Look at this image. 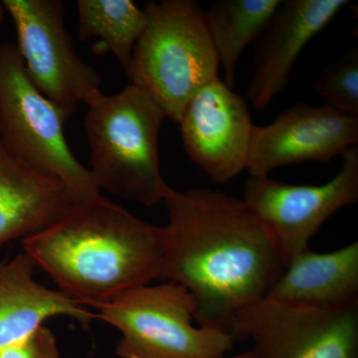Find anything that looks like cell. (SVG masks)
<instances>
[{"instance_id": "obj_13", "label": "cell", "mask_w": 358, "mask_h": 358, "mask_svg": "<svg viewBox=\"0 0 358 358\" xmlns=\"http://www.w3.org/2000/svg\"><path fill=\"white\" fill-rule=\"evenodd\" d=\"M74 205L60 181L28 166L0 141V247L50 227Z\"/></svg>"}, {"instance_id": "obj_2", "label": "cell", "mask_w": 358, "mask_h": 358, "mask_svg": "<svg viewBox=\"0 0 358 358\" xmlns=\"http://www.w3.org/2000/svg\"><path fill=\"white\" fill-rule=\"evenodd\" d=\"M166 229L106 197L75 204L50 227L22 240L37 268L85 307L100 308L157 280Z\"/></svg>"}, {"instance_id": "obj_20", "label": "cell", "mask_w": 358, "mask_h": 358, "mask_svg": "<svg viewBox=\"0 0 358 358\" xmlns=\"http://www.w3.org/2000/svg\"><path fill=\"white\" fill-rule=\"evenodd\" d=\"M224 358H253V355H252L251 352H246L244 353H240V355H235V357Z\"/></svg>"}, {"instance_id": "obj_19", "label": "cell", "mask_w": 358, "mask_h": 358, "mask_svg": "<svg viewBox=\"0 0 358 358\" xmlns=\"http://www.w3.org/2000/svg\"><path fill=\"white\" fill-rule=\"evenodd\" d=\"M0 358H61L57 341L42 326L20 341L0 348Z\"/></svg>"}, {"instance_id": "obj_8", "label": "cell", "mask_w": 358, "mask_h": 358, "mask_svg": "<svg viewBox=\"0 0 358 358\" xmlns=\"http://www.w3.org/2000/svg\"><path fill=\"white\" fill-rule=\"evenodd\" d=\"M230 334L252 341L253 358H358V306L315 310L265 299L237 313Z\"/></svg>"}, {"instance_id": "obj_18", "label": "cell", "mask_w": 358, "mask_h": 358, "mask_svg": "<svg viewBox=\"0 0 358 358\" xmlns=\"http://www.w3.org/2000/svg\"><path fill=\"white\" fill-rule=\"evenodd\" d=\"M310 86L329 107L358 117V49L331 63Z\"/></svg>"}, {"instance_id": "obj_5", "label": "cell", "mask_w": 358, "mask_h": 358, "mask_svg": "<svg viewBox=\"0 0 358 358\" xmlns=\"http://www.w3.org/2000/svg\"><path fill=\"white\" fill-rule=\"evenodd\" d=\"M68 119L32 83L17 46L0 43V141L28 166L60 181L74 204L86 203L103 195L71 152Z\"/></svg>"}, {"instance_id": "obj_11", "label": "cell", "mask_w": 358, "mask_h": 358, "mask_svg": "<svg viewBox=\"0 0 358 358\" xmlns=\"http://www.w3.org/2000/svg\"><path fill=\"white\" fill-rule=\"evenodd\" d=\"M357 143L358 117L327 105L296 103L267 126L254 127L247 169L260 178L289 164H327Z\"/></svg>"}, {"instance_id": "obj_6", "label": "cell", "mask_w": 358, "mask_h": 358, "mask_svg": "<svg viewBox=\"0 0 358 358\" xmlns=\"http://www.w3.org/2000/svg\"><path fill=\"white\" fill-rule=\"evenodd\" d=\"M96 319L119 329L120 358H224L230 334L195 327L197 303L176 282L143 285L98 308Z\"/></svg>"}, {"instance_id": "obj_14", "label": "cell", "mask_w": 358, "mask_h": 358, "mask_svg": "<svg viewBox=\"0 0 358 358\" xmlns=\"http://www.w3.org/2000/svg\"><path fill=\"white\" fill-rule=\"evenodd\" d=\"M266 299L315 310L358 306V242L327 253L303 250L289 260Z\"/></svg>"}, {"instance_id": "obj_1", "label": "cell", "mask_w": 358, "mask_h": 358, "mask_svg": "<svg viewBox=\"0 0 358 358\" xmlns=\"http://www.w3.org/2000/svg\"><path fill=\"white\" fill-rule=\"evenodd\" d=\"M157 282H176L197 303V326L230 334L237 313L265 300L287 267L271 230L243 199L173 189Z\"/></svg>"}, {"instance_id": "obj_16", "label": "cell", "mask_w": 358, "mask_h": 358, "mask_svg": "<svg viewBox=\"0 0 358 358\" xmlns=\"http://www.w3.org/2000/svg\"><path fill=\"white\" fill-rule=\"evenodd\" d=\"M282 0H216L204 11L205 22L229 88L235 84L240 56L257 41Z\"/></svg>"}, {"instance_id": "obj_9", "label": "cell", "mask_w": 358, "mask_h": 358, "mask_svg": "<svg viewBox=\"0 0 358 358\" xmlns=\"http://www.w3.org/2000/svg\"><path fill=\"white\" fill-rule=\"evenodd\" d=\"M244 202L274 235L287 265L308 248L324 222L358 200V148L343 154V166L322 185H286L270 176H250Z\"/></svg>"}, {"instance_id": "obj_7", "label": "cell", "mask_w": 358, "mask_h": 358, "mask_svg": "<svg viewBox=\"0 0 358 358\" xmlns=\"http://www.w3.org/2000/svg\"><path fill=\"white\" fill-rule=\"evenodd\" d=\"M17 31L26 72L48 100L71 117L78 103L87 106L103 93L102 77L77 55L64 25L61 0H3Z\"/></svg>"}, {"instance_id": "obj_17", "label": "cell", "mask_w": 358, "mask_h": 358, "mask_svg": "<svg viewBox=\"0 0 358 358\" xmlns=\"http://www.w3.org/2000/svg\"><path fill=\"white\" fill-rule=\"evenodd\" d=\"M79 38L102 40L128 74L147 16L131 0H78Z\"/></svg>"}, {"instance_id": "obj_10", "label": "cell", "mask_w": 358, "mask_h": 358, "mask_svg": "<svg viewBox=\"0 0 358 358\" xmlns=\"http://www.w3.org/2000/svg\"><path fill=\"white\" fill-rule=\"evenodd\" d=\"M178 124L188 157L214 182H228L247 169L255 124L244 99L220 78L193 96Z\"/></svg>"}, {"instance_id": "obj_21", "label": "cell", "mask_w": 358, "mask_h": 358, "mask_svg": "<svg viewBox=\"0 0 358 358\" xmlns=\"http://www.w3.org/2000/svg\"><path fill=\"white\" fill-rule=\"evenodd\" d=\"M4 14H6V9H4L3 6H2L1 2H0V24L3 22Z\"/></svg>"}, {"instance_id": "obj_4", "label": "cell", "mask_w": 358, "mask_h": 358, "mask_svg": "<svg viewBox=\"0 0 358 358\" xmlns=\"http://www.w3.org/2000/svg\"><path fill=\"white\" fill-rule=\"evenodd\" d=\"M128 76L176 124L193 96L218 76L217 54L195 0L148 2Z\"/></svg>"}, {"instance_id": "obj_15", "label": "cell", "mask_w": 358, "mask_h": 358, "mask_svg": "<svg viewBox=\"0 0 358 358\" xmlns=\"http://www.w3.org/2000/svg\"><path fill=\"white\" fill-rule=\"evenodd\" d=\"M35 268L25 252L0 261V348L25 338L50 317H69L85 326L96 319L67 294L37 282Z\"/></svg>"}, {"instance_id": "obj_3", "label": "cell", "mask_w": 358, "mask_h": 358, "mask_svg": "<svg viewBox=\"0 0 358 358\" xmlns=\"http://www.w3.org/2000/svg\"><path fill=\"white\" fill-rule=\"evenodd\" d=\"M84 128L96 185L110 194L154 207L173 192L162 176L159 136L166 115L147 92L129 83L88 105Z\"/></svg>"}, {"instance_id": "obj_12", "label": "cell", "mask_w": 358, "mask_h": 358, "mask_svg": "<svg viewBox=\"0 0 358 358\" xmlns=\"http://www.w3.org/2000/svg\"><path fill=\"white\" fill-rule=\"evenodd\" d=\"M348 3V0H282L257 40L255 71L247 89L256 110L266 109L286 88L301 51Z\"/></svg>"}]
</instances>
